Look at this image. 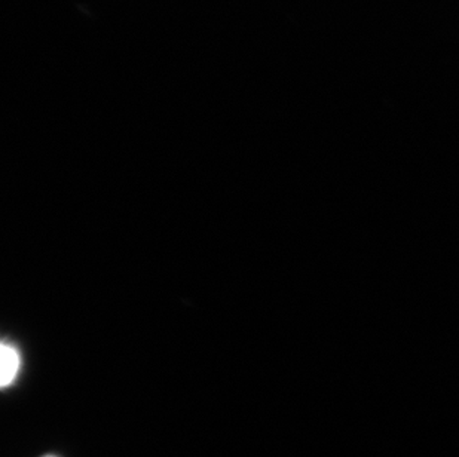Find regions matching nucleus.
<instances>
[{"label":"nucleus","mask_w":459,"mask_h":457,"mask_svg":"<svg viewBox=\"0 0 459 457\" xmlns=\"http://www.w3.org/2000/svg\"><path fill=\"white\" fill-rule=\"evenodd\" d=\"M20 354L13 345H2L0 349V384L4 388L13 384V380L17 379L18 371H20Z\"/></svg>","instance_id":"f257e3e1"}]
</instances>
